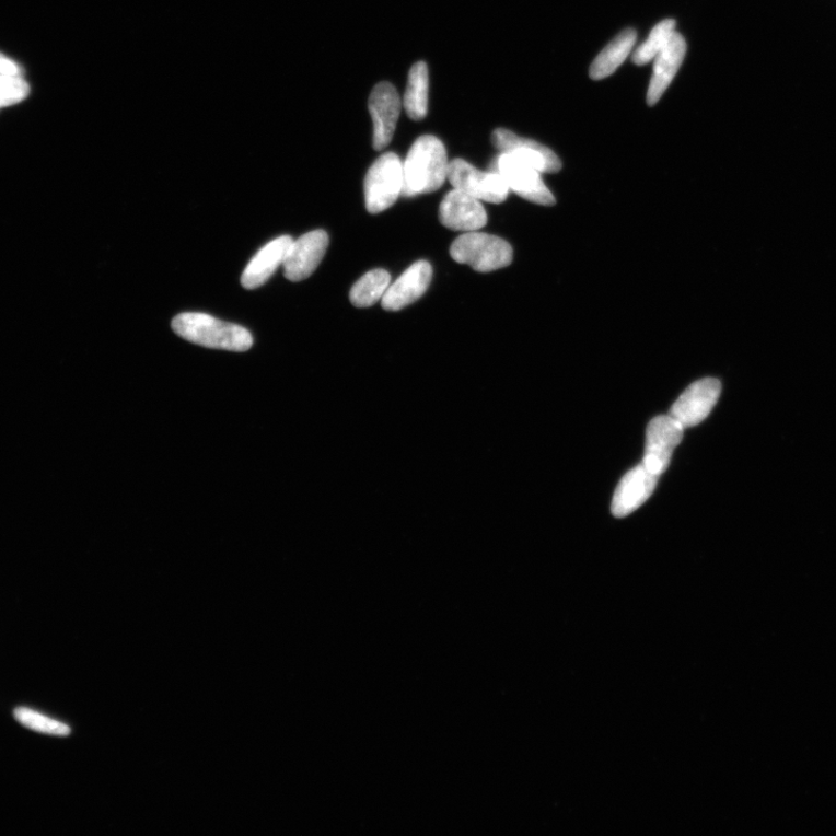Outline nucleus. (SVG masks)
<instances>
[{
	"instance_id": "f257e3e1",
	"label": "nucleus",
	"mask_w": 836,
	"mask_h": 836,
	"mask_svg": "<svg viewBox=\"0 0 836 836\" xmlns=\"http://www.w3.org/2000/svg\"><path fill=\"white\" fill-rule=\"evenodd\" d=\"M448 174L449 161L443 142L432 136L418 138L404 162L403 195L414 197L439 191Z\"/></svg>"
},
{
	"instance_id": "f03ea898",
	"label": "nucleus",
	"mask_w": 836,
	"mask_h": 836,
	"mask_svg": "<svg viewBox=\"0 0 836 836\" xmlns=\"http://www.w3.org/2000/svg\"><path fill=\"white\" fill-rule=\"evenodd\" d=\"M173 329L191 344L234 352H244L254 345L248 329L204 313H183L173 320Z\"/></svg>"
},
{
	"instance_id": "7ed1b4c3",
	"label": "nucleus",
	"mask_w": 836,
	"mask_h": 836,
	"mask_svg": "<svg viewBox=\"0 0 836 836\" xmlns=\"http://www.w3.org/2000/svg\"><path fill=\"white\" fill-rule=\"evenodd\" d=\"M451 257L467 264L475 271L487 274L507 268L514 258L511 245L501 237L471 232L455 240L450 249Z\"/></svg>"
},
{
	"instance_id": "20e7f679",
	"label": "nucleus",
	"mask_w": 836,
	"mask_h": 836,
	"mask_svg": "<svg viewBox=\"0 0 836 836\" xmlns=\"http://www.w3.org/2000/svg\"><path fill=\"white\" fill-rule=\"evenodd\" d=\"M368 212L378 214L391 208L404 189V163L394 153L380 156L370 167L365 178Z\"/></svg>"
},
{
	"instance_id": "39448f33",
	"label": "nucleus",
	"mask_w": 836,
	"mask_h": 836,
	"mask_svg": "<svg viewBox=\"0 0 836 836\" xmlns=\"http://www.w3.org/2000/svg\"><path fill=\"white\" fill-rule=\"evenodd\" d=\"M448 179L455 189L481 202L501 204L508 198L510 191L506 181L497 171L483 173L461 159L449 163Z\"/></svg>"
},
{
	"instance_id": "423d86ee",
	"label": "nucleus",
	"mask_w": 836,
	"mask_h": 836,
	"mask_svg": "<svg viewBox=\"0 0 836 836\" xmlns=\"http://www.w3.org/2000/svg\"><path fill=\"white\" fill-rule=\"evenodd\" d=\"M492 171H497L503 177L512 193L525 200L543 206L556 204L553 193L542 178V173L516 158L501 153L494 163Z\"/></svg>"
},
{
	"instance_id": "0eeeda50",
	"label": "nucleus",
	"mask_w": 836,
	"mask_h": 836,
	"mask_svg": "<svg viewBox=\"0 0 836 836\" xmlns=\"http://www.w3.org/2000/svg\"><path fill=\"white\" fill-rule=\"evenodd\" d=\"M683 430L670 415L653 418L646 430L642 465L659 477L666 472L673 452L683 439Z\"/></svg>"
},
{
	"instance_id": "6e6552de",
	"label": "nucleus",
	"mask_w": 836,
	"mask_h": 836,
	"mask_svg": "<svg viewBox=\"0 0 836 836\" xmlns=\"http://www.w3.org/2000/svg\"><path fill=\"white\" fill-rule=\"evenodd\" d=\"M721 392V384L715 378H706L690 385L677 398L670 416L684 429L705 421L716 406Z\"/></svg>"
},
{
	"instance_id": "1a4fd4ad",
	"label": "nucleus",
	"mask_w": 836,
	"mask_h": 836,
	"mask_svg": "<svg viewBox=\"0 0 836 836\" xmlns=\"http://www.w3.org/2000/svg\"><path fill=\"white\" fill-rule=\"evenodd\" d=\"M491 141L501 153L516 158L542 174H557L561 170V161L553 150L508 129L494 130Z\"/></svg>"
},
{
	"instance_id": "9d476101",
	"label": "nucleus",
	"mask_w": 836,
	"mask_h": 836,
	"mask_svg": "<svg viewBox=\"0 0 836 836\" xmlns=\"http://www.w3.org/2000/svg\"><path fill=\"white\" fill-rule=\"evenodd\" d=\"M328 245L325 231H313L293 240L282 263L285 277L293 282L310 278L326 256Z\"/></svg>"
},
{
	"instance_id": "9b49d317",
	"label": "nucleus",
	"mask_w": 836,
	"mask_h": 836,
	"mask_svg": "<svg viewBox=\"0 0 836 836\" xmlns=\"http://www.w3.org/2000/svg\"><path fill=\"white\" fill-rule=\"evenodd\" d=\"M369 109L373 120V147L383 150L391 143L402 113L396 89L388 82L376 84L371 92Z\"/></svg>"
},
{
	"instance_id": "f8f14e48",
	"label": "nucleus",
	"mask_w": 836,
	"mask_h": 836,
	"mask_svg": "<svg viewBox=\"0 0 836 836\" xmlns=\"http://www.w3.org/2000/svg\"><path fill=\"white\" fill-rule=\"evenodd\" d=\"M658 480L659 475L653 474L642 464L627 472L615 491L612 504L613 515L617 519L631 515L651 498Z\"/></svg>"
},
{
	"instance_id": "ddd939ff",
	"label": "nucleus",
	"mask_w": 836,
	"mask_h": 836,
	"mask_svg": "<svg viewBox=\"0 0 836 836\" xmlns=\"http://www.w3.org/2000/svg\"><path fill=\"white\" fill-rule=\"evenodd\" d=\"M440 221L451 231L478 232L487 223V213L480 200L454 188L440 206Z\"/></svg>"
},
{
	"instance_id": "4468645a",
	"label": "nucleus",
	"mask_w": 836,
	"mask_h": 836,
	"mask_svg": "<svg viewBox=\"0 0 836 836\" xmlns=\"http://www.w3.org/2000/svg\"><path fill=\"white\" fill-rule=\"evenodd\" d=\"M432 266L427 260L414 263L404 275L390 285L382 299L385 311H402L422 298L430 287Z\"/></svg>"
},
{
	"instance_id": "2eb2a0df",
	"label": "nucleus",
	"mask_w": 836,
	"mask_h": 836,
	"mask_svg": "<svg viewBox=\"0 0 836 836\" xmlns=\"http://www.w3.org/2000/svg\"><path fill=\"white\" fill-rule=\"evenodd\" d=\"M292 242L291 236L283 235L266 244L246 266L241 277L242 287L245 290L263 287L282 265Z\"/></svg>"
},
{
	"instance_id": "dca6fc26",
	"label": "nucleus",
	"mask_w": 836,
	"mask_h": 836,
	"mask_svg": "<svg viewBox=\"0 0 836 836\" xmlns=\"http://www.w3.org/2000/svg\"><path fill=\"white\" fill-rule=\"evenodd\" d=\"M686 53V40L675 31L670 44L655 57L653 76L648 91V104L650 106H654L672 84Z\"/></svg>"
},
{
	"instance_id": "f3484780",
	"label": "nucleus",
	"mask_w": 836,
	"mask_h": 836,
	"mask_svg": "<svg viewBox=\"0 0 836 836\" xmlns=\"http://www.w3.org/2000/svg\"><path fill=\"white\" fill-rule=\"evenodd\" d=\"M637 32L632 28L619 33L596 57L589 69V76L594 81L609 78L627 59L636 45Z\"/></svg>"
},
{
	"instance_id": "a211bd4d",
	"label": "nucleus",
	"mask_w": 836,
	"mask_h": 836,
	"mask_svg": "<svg viewBox=\"0 0 836 836\" xmlns=\"http://www.w3.org/2000/svg\"><path fill=\"white\" fill-rule=\"evenodd\" d=\"M429 102V69L426 62L415 63L408 76V84L405 93V109L408 117L414 121H421L427 117Z\"/></svg>"
},
{
	"instance_id": "6ab92c4d",
	"label": "nucleus",
	"mask_w": 836,
	"mask_h": 836,
	"mask_svg": "<svg viewBox=\"0 0 836 836\" xmlns=\"http://www.w3.org/2000/svg\"><path fill=\"white\" fill-rule=\"evenodd\" d=\"M391 285V275L382 269L368 272L351 289L350 301L357 309H369L382 300Z\"/></svg>"
},
{
	"instance_id": "aec40b11",
	"label": "nucleus",
	"mask_w": 836,
	"mask_h": 836,
	"mask_svg": "<svg viewBox=\"0 0 836 836\" xmlns=\"http://www.w3.org/2000/svg\"><path fill=\"white\" fill-rule=\"evenodd\" d=\"M675 27L676 22L674 19H666V21L659 23L652 30L649 39L635 51V65L645 66L654 61L655 57L670 44Z\"/></svg>"
},
{
	"instance_id": "412c9836",
	"label": "nucleus",
	"mask_w": 836,
	"mask_h": 836,
	"mask_svg": "<svg viewBox=\"0 0 836 836\" xmlns=\"http://www.w3.org/2000/svg\"><path fill=\"white\" fill-rule=\"evenodd\" d=\"M14 717L19 723L35 732L57 736H65L70 733V729L67 725L60 723V721L54 720L31 709H16Z\"/></svg>"
},
{
	"instance_id": "4be33fe9",
	"label": "nucleus",
	"mask_w": 836,
	"mask_h": 836,
	"mask_svg": "<svg viewBox=\"0 0 836 836\" xmlns=\"http://www.w3.org/2000/svg\"><path fill=\"white\" fill-rule=\"evenodd\" d=\"M28 94V83L19 76L0 74V108L22 103Z\"/></svg>"
},
{
	"instance_id": "5701e85b",
	"label": "nucleus",
	"mask_w": 836,
	"mask_h": 836,
	"mask_svg": "<svg viewBox=\"0 0 836 836\" xmlns=\"http://www.w3.org/2000/svg\"><path fill=\"white\" fill-rule=\"evenodd\" d=\"M23 70L21 66L0 53V74L21 76Z\"/></svg>"
}]
</instances>
